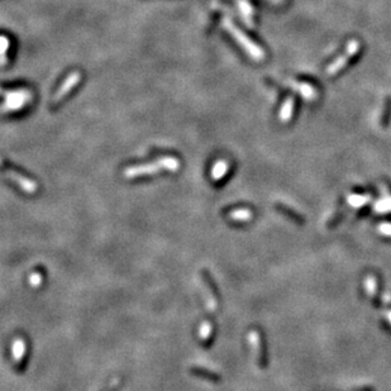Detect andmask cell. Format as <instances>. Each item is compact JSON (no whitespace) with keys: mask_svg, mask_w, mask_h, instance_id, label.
Returning <instances> with one entry per match:
<instances>
[{"mask_svg":"<svg viewBox=\"0 0 391 391\" xmlns=\"http://www.w3.org/2000/svg\"><path fill=\"white\" fill-rule=\"evenodd\" d=\"M228 167H229V166H228V162L223 161V160L218 161L217 164L214 165L213 170H211V176H213V179H214L215 181L219 180V179H222L224 175L227 174Z\"/></svg>","mask_w":391,"mask_h":391,"instance_id":"11","label":"cell"},{"mask_svg":"<svg viewBox=\"0 0 391 391\" xmlns=\"http://www.w3.org/2000/svg\"><path fill=\"white\" fill-rule=\"evenodd\" d=\"M249 343H251V347L253 348L255 351V356H256V361H257L258 366L260 367H265L266 366V356H265V351H264V345L261 342L260 334L256 330H252L249 333Z\"/></svg>","mask_w":391,"mask_h":391,"instance_id":"6","label":"cell"},{"mask_svg":"<svg viewBox=\"0 0 391 391\" xmlns=\"http://www.w3.org/2000/svg\"><path fill=\"white\" fill-rule=\"evenodd\" d=\"M3 95L5 98V102L0 106V112H17L32 100V93L27 89L6 91V93L3 91Z\"/></svg>","mask_w":391,"mask_h":391,"instance_id":"2","label":"cell"},{"mask_svg":"<svg viewBox=\"0 0 391 391\" xmlns=\"http://www.w3.org/2000/svg\"><path fill=\"white\" fill-rule=\"evenodd\" d=\"M25 351H27V346H25L24 339L23 338L14 339L12 346V357L13 360H14V363H16V365H21V363H22Z\"/></svg>","mask_w":391,"mask_h":391,"instance_id":"8","label":"cell"},{"mask_svg":"<svg viewBox=\"0 0 391 391\" xmlns=\"http://www.w3.org/2000/svg\"><path fill=\"white\" fill-rule=\"evenodd\" d=\"M42 280H43V276L40 271H33L29 276V285L33 288V289H37L42 285Z\"/></svg>","mask_w":391,"mask_h":391,"instance_id":"16","label":"cell"},{"mask_svg":"<svg viewBox=\"0 0 391 391\" xmlns=\"http://www.w3.org/2000/svg\"><path fill=\"white\" fill-rule=\"evenodd\" d=\"M292 105H294V103H292V100L288 99V102L285 103V105H284L283 110H281V114H280V118H281V121L286 122L289 121V118L291 117V113H292Z\"/></svg>","mask_w":391,"mask_h":391,"instance_id":"15","label":"cell"},{"mask_svg":"<svg viewBox=\"0 0 391 391\" xmlns=\"http://www.w3.org/2000/svg\"><path fill=\"white\" fill-rule=\"evenodd\" d=\"M390 320H391V314H390Z\"/></svg>","mask_w":391,"mask_h":391,"instance_id":"25","label":"cell"},{"mask_svg":"<svg viewBox=\"0 0 391 391\" xmlns=\"http://www.w3.org/2000/svg\"><path fill=\"white\" fill-rule=\"evenodd\" d=\"M228 217H229L230 219H233V221L247 222L253 217V214H252V211L249 210V209H236V210L230 211Z\"/></svg>","mask_w":391,"mask_h":391,"instance_id":"10","label":"cell"},{"mask_svg":"<svg viewBox=\"0 0 391 391\" xmlns=\"http://www.w3.org/2000/svg\"><path fill=\"white\" fill-rule=\"evenodd\" d=\"M0 94H3V91H1V90H0Z\"/></svg>","mask_w":391,"mask_h":391,"instance_id":"24","label":"cell"},{"mask_svg":"<svg viewBox=\"0 0 391 391\" xmlns=\"http://www.w3.org/2000/svg\"><path fill=\"white\" fill-rule=\"evenodd\" d=\"M180 167V162L176 157H171V156H165L159 159L155 164H144V165H137V166H130L123 171V176L127 179H134V177L144 176V175H155L162 170L175 171L179 170Z\"/></svg>","mask_w":391,"mask_h":391,"instance_id":"1","label":"cell"},{"mask_svg":"<svg viewBox=\"0 0 391 391\" xmlns=\"http://www.w3.org/2000/svg\"><path fill=\"white\" fill-rule=\"evenodd\" d=\"M357 50H358V43H357V42H351V43H350V46H348L347 55H346V56H343V57H339L338 61H335V62L333 63V65L329 66V67H328V74H335V72L338 71V70L342 67V66H343L346 62H347L348 57L352 56L353 53L357 52Z\"/></svg>","mask_w":391,"mask_h":391,"instance_id":"9","label":"cell"},{"mask_svg":"<svg viewBox=\"0 0 391 391\" xmlns=\"http://www.w3.org/2000/svg\"><path fill=\"white\" fill-rule=\"evenodd\" d=\"M121 385H122V379H121V377H115V379L113 380V381L110 382V384H109V385L102 391H117L119 388H121Z\"/></svg>","mask_w":391,"mask_h":391,"instance_id":"20","label":"cell"},{"mask_svg":"<svg viewBox=\"0 0 391 391\" xmlns=\"http://www.w3.org/2000/svg\"><path fill=\"white\" fill-rule=\"evenodd\" d=\"M80 80H81V72L74 71L68 75L67 78L65 79V81H63V84L60 86L57 93L55 94V97H53V103H57L60 102V100H62L63 97H66V95H67V94L70 93L79 82H80Z\"/></svg>","mask_w":391,"mask_h":391,"instance_id":"5","label":"cell"},{"mask_svg":"<svg viewBox=\"0 0 391 391\" xmlns=\"http://www.w3.org/2000/svg\"><path fill=\"white\" fill-rule=\"evenodd\" d=\"M238 4H239V6H241V10H242V12L245 13V16L248 17L249 14H251V6L248 5V3H246V1H243V0H242V1L239 0Z\"/></svg>","mask_w":391,"mask_h":391,"instance_id":"21","label":"cell"},{"mask_svg":"<svg viewBox=\"0 0 391 391\" xmlns=\"http://www.w3.org/2000/svg\"><path fill=\"white\" fill-rule=\"evenodd\" d=\"M380 232L385 236L391 237V223H384L380 226Z\"/></svg>","mask_w":391,"mask_h":391,"instance_id":"22","label":"cell"},{"mask_svg":"<svg viewBox=\"0 0 391 391\" xmlns=\"http://www.w3.org/2000/svg\"><path fill=\"white\" fill-rule=\"evenodd\" d=\"M356 391H372V390H371V389H369V390H367V389H360V390H356Z\"/></svg>","mask_w":391,"mask_h":391,"instance_id":"23","label":"cell"},{"mask_svg":"<svg viewBox=\"0 0 391 391\" xmlns=\"http://www.w3.org/2000/svg\"><path fill=\"white\" fill-rule=\"evenodd\" d=\"M203 276H204V284H205V285L203 286V289L205 290L204 296H205V301H206V307H208V309L210 311H215L218 308V299L217 296H215L214 292L215 290L214 288H213V284H211L208 275L204 272Z\"/></svg>","mask_w":391,"mask_h":391,"instance_id":"7","label":"cell"},{"mask_svg":"<svg viewBox=\"0 0 391 391\" xmlns=\"http://www.w3.org/2000/svg\"><path fill=\"white\" fill-rule=\"evenodd\" d=\"M9 40L5 36H0V65H5L8 59H6L5 53L9 48Z\"/></svg>","mask_w":391,"mask_h":391,"instance_id":"13","label":"cell"},{"mask_svg":"<svg viewBox=\"0 0 391 391\" xmlns=\"http://www.w3.org/2000/svg\"><path fill=\"white\" fill-rule=\"evenodd\" d=\"M191 372L196 376H200V377H204V379H206V380H210V381H214V382L219 381V377H218L217 375L209 372V371H206V370L194 367V369H191Z\"/></svg>","mask_w":391,"mask_h":391,"instance_id":"14","label":"cell"},{"mask_svg":"<svg viewBox=\"0 0 391 391\" xmlns=\"http://www.w3.org/2000/svg\"><path fill=\"white\" fill-rule=\"evenodd\" d=\"M369 196H360V195H353L348 198V203L352 205V206H361V205L366 204L369 202Z\"/></svg>","mask_w":391,"mask_h":391,"instance_id":"18","label":"cell"},{"mask_svg":"<svg viewBox=\"0 0 391 391\" xmlns=\"http://www.w3.org/2000/svg\"><path fill=\"white\" fill-rule=\"evenodd\" d=\"M223 27L226 28V31L229 32L233 37L236 38L237 42H238L241 46L245 47V50L247 51V52H248L252 57H255V60L264 59V51H261L260 47H257L255 43H253V42H251V41L247 38V36L239 31V29L237 28L236 25L233 24L230 21H228V19H224Z\"/></svg>","mask_w":391,"mask_h":391,"instance_id":"3","label":"cell"},{"mask_svg":"<svg viewBox=\"0 0 391 391\" xmlns=\"http://www.w3.org/2000/svg\"><path fill=\"white\" fill-rule=\"evenodd\" d=\"M366 288H367V291H369V295L373 300V303H376V280H375V277H372V276L367 277Z\"/></svg>","mask_w":391,"mask_h":391,"instance_id":"17","label":"cell"},{"mask_svg":"<svg viewBox=\"0 0 391 391\" xmlns=\"http://www.w3.org/2000/svg\"><path fill=\"white\" fill-rule=\"evenodd\" d=\"M5 175L8 177H9L10 180H13L14 183L18 185L21 189L24 191V193L27 194H34L36 191H37V187L38 185L36 183H34L33 180H31V179H28V177L23 176L22 174H19V172H17L16 170H12V168H9V170H5Z\"/></svg>","mask_w":391,"mask_h":391,"instance_id":"4","label":"cell"},{"mask_svg":"<svg viewBox=\"0 0 391 391\" xmlns=\"http://www.w3.org/2000/svg\"><path fill=\"white\" fill-rule=\"evenodd\" d=\"M211 334H213V324L209 320H204L202 326H200V328H199V337H200V339L203 342L206 343L210 339Z\"/></svg>","mask_w":391,"mask_h":391,"instance_id":"12","label":"cell"},{"mask_svg":"<svg viewBox=\"0 0 391 391\" xmlns=\"http://www.w3.org/2000/svg\"><path fill=\"white\" fill-rule=\"evenodd\" d=\"M277 208L280 209V211H281V213H284V214L288 215V217L292 218V219H294L295 222H298V223H300V224L303 223V222H304V221H301L300 215H298L296 213H294L292 210H290V209H288L286 206H284V205H281V206H277Z\"/></svg>","mask_w":391,"mask_h":391,"instance_id":"19","label":"cell"}]
</instances>
